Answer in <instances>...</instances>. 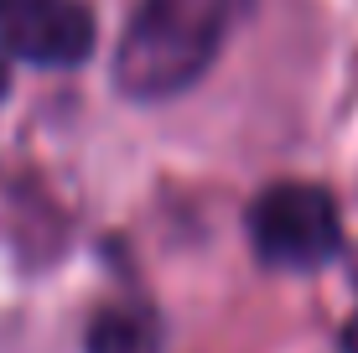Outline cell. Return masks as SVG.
I'll use <instances>...</instances> for the list:
<instances>
[{
	"label": "cell",
	"instance_id": "cell-1",
	"mask_svg": "<svg viewBox=\"0 0 358 353\" xmlns=\"http://www.w3.org/2000/svg\"><path fill=\"white\" fill-rule=\"evenodd\" d=\"M244 0H141L115 52V83L141 104L177 99L213 68Z\"/></svg>",
	"mask_w": 358,
	"mask_h": 353
},
{
	"label": "cell",
	"instance_id": "cell-2",
	"mask_svg": "<svg viewBox=\"0 0 358 353\" xmlns=\"http://www.w3.org/2000/svg\"><path fill=\"white\" fill-rule=\"evenodd\" d=\"M250 239L265 265L280 271H312L338 254L343 245V218L332 192L312 182H275L255 198L250 208Z\"/></svg>",
	"mask_w": 358,
	"mask_h": 353
},
{
	"label": "cell",
	"instance_id": "cell-3",
	"mask_svg": "<svg viewBox=\"0 0 358 353\" xmlns=\"http://www.w3.org/2000/svg\"><path fill=\"white\" fill-rule=\"evenodd\" d=\"M0 47L36 68H73L94 52L83 0H0Z\"/></svg>",
	"mask_w": 358,
	"mask_h": 353
},
{
	"label": "cell",
	"instance_id": "cell-4",
	"mask_svg": "<svg viewBox=\"0 0 358 353\" xmlns=\"http://www.w3.org/2000/svg\"><path fill=\"white\" fill-rule=\"evenodd\" d=\"M89 353H162L156 348V322L145 312L109 307L89 327Z\"/></svg>",
	"mask_w": 358,
	"mask_h": 353
},
{
	"label": "cell",
	"instance_id": "cell-5",
	"mask_svg": "<svg viewBox=\"0 0 358 353\" xmlns=\"http://www.w3.org/2000/svg\"><path fill=\"white\" fill-rule=\"evenodd\" d=\"M343 353H358V312H353V322L343 327Z\"/></svg>",
	"mask_w": 358,
	"mask_h": 353
},
{
	"label": "cell",
	"instance_id": "cell-6",
	"mask_svg": "<svg viewBox=\"0 0 358 353\" xmlns=\"http://www.w3.org/2000/svg\"><path fill=\"white\" fill-rule=\"evenodd\" d=\"M6 83H10V73H6V63H0V94H6Z\"/></svg>",
	"mask_w": 358,
	"mask_h": 353
}]
</instances>
